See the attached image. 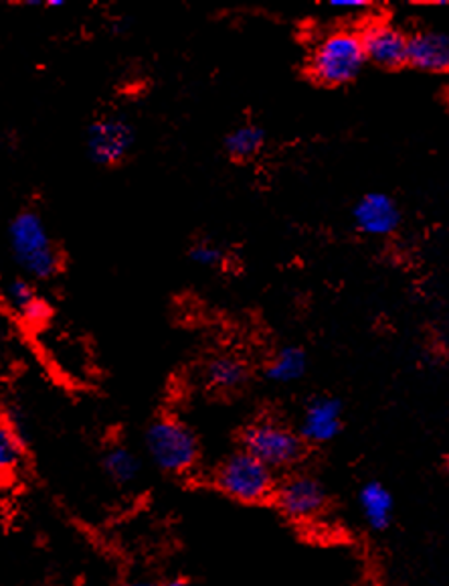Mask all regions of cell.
<instances>
[{"label": "cell", "instance_id": "1", "mask_svg": "<svg viewBox=\"0 0 449 586\" xmlns=\"http://www.w3.org/2000/svg\"><path fill=\"white\" fill-rule=\"evenodd\" d=\"M7 237L14 265L21 268L25 279L45 282L57 279L63 272L66 256L39 211L21 210L14 213L7 227Z\"/></svg>", "mask_w": 449, "mask_h": 586}, {"label": "cell", "instance_id": "2", "mask_svg": "<svg viewBox=\"0 0 449 586\" xmlns=\"http://www.w3.org/2000/svg\"><path fill=\"white\" fill-rule=\"evenodd\" d=\"M367 59L356 28H334L314 43L306 70L314 84L339 87L354 82Z\"/></svg>", "mask_w": 449, "mask_h": 586}, {"label": "cell", "instance_id": "3", "mask_svg": "<svg viewBox=\"0 0 449 586\" xmlns=\"http://www.w3.org/2000/svg\"><path fill=\"white\" fill-rule=\"evenodd\" d=\"M150 461L168 474L191 473L201 459L199 438L189 424L175 417L152 420L144 434Z\"/></svg>", "mask_w": 449, "mask_h": 586}, {"label": "cell", "instance_id": "4", "mask_svg": "<svg viewBox=\"0 0 449 586\" xmlns=\"http://www.w3.org/2000/svg\"><path fill=\"white\" fill-rule=\"evenodd\" d=\"M213 483L217 491L233 502L259 505L272 502L277 479L272 469L239 448L218 462L213 473Z\"/></svg>", "mask_w": 449, "mask_h": 586}, {"label": "cell", "instance_id": "5", "mask_svg": "<svg viewBox=\"0 0 449 586\" xmlns=\"http://www.w3.org/2000/svg\"><path fill=\"white\" fill-rule=\"evenodd\" d=\"M241 450L275 473L298 465L306 453V445L299 438L298 431H292L277 420L259 419L241 433Z\"/></svg>", "mask_w": 449, "mask_h": 586}, {"label": "cell", "instance_id": "6", "mask_svg": "<svg viewBox=\"0 0 449 586\" xmlns=\"http://www.w3.org/2000/svg\"><path fill=\"white\" fill-rule=\"evenodd\" d=\"M272 502L290 521L312 524L327 514L328 491L314 474H290L286 481L275 485Z\"/></svg>", "mask_w": 449, "mask_h": 586}, {"label": "cell", "instance_id": "7", "mask_svg": "<svg viewBox=\"0 0 449 586\" xmlns=\"http://www.w3.org/2000/svg\"><path fill=\"white\" fill-rule=\"evenodd\" d=\"M137 130L120 114L99 116L85 132V149L90 161L97 167H118L132 153Z\"/></svg>", "mask_w": 449, "mask_h": 586}, {"label": "cell", "instance_id": "8", "mask_svg": "<svg viewBox=\"0 0 449 586\" xmlns=\"http://www.w3.org/2000/svg\"><path fill=\"white\" fill-rule=\"evenodd\" d=\"M365 59L377 68L397 71L407 66V33L389 21H370L358 31Z\"/></svg>", "mask_w": 449, "mask_h": 586}, {"label": "cell", "instance_id": "9", "mask_svg": "<svg viewBox=\"0 0 449 586\" xmlns=\"http://www.w3.org/2000/svg\"><path fill=\"white\" fill-rule=\"evenodd\" d=\"M0 307L27 327H45L54 317V308L43 298L35 282L25 277L0 280Z\"/></svg>", "mask_w": 449, "mask_h": 586}, {"label": "cell", "instance_id": "10", "mask_svg": "<svg viewBox=\"0 0 449 586\" xmlns=\"http://www.w3.org/2000/svg\"><path fill=\"white\" fill-rule=\"evenodd\" d=\"M353 220L356 230L365 236L389 237L401 225V210L389 194L370 191L356 201Z\"/></svg>", "mask_w": 449, "mask_h": 586}, {"label": "cell", "instance_id": "11", "mask_svg": "<svg viewBox=\"0 0 449 586\" xmlns=\"http://www.w3.org/2000/svg\"><path fill=\"white\" fill-rule=\"evenodd\" d=\"M342 431V402L334 396H318L308 402L299 422L304 445H327Z\"/></svg>", "mask_w": 449, "mask_h": 586}, {"label": "cell", "instance_id": "12", "mask_svg": "<svg viewBox=\"0 0 449 586\" xmlns=\"http://www.w3.org/2000/svg\"><path fill=\"white\" fill-rule=\"evenodd\" d=\"M407 66L423 73L449 70V37L441 31H417L407 35Z\"/></svg>", "mask_w": 449, "mask_h": 586}, {"label": "cell", "instance_id": "13", "mask_svg": "<svg viewBox=\"0 0 449 586\" xmlns=\"http://www.w3.org/2000/svg\"><path fill=\"white\" fill-rule=\"evenodd\" d=\"M358 507L373 531L389 530L395 519V497L381 481H368L358 491Z\"/></svg>", "mask_w": 449, "mask_h": 586}, {"label": "cell", "instance_id": "14", "mask_svg": "<svg viewBox=\"0 0 449 586\" xmlns=\"http://www.w3.org/2000/svg\"><path fill=\"white\" fill-rule=\"evenodd\" d=\"M25 436L13 420L0 417V485H9L25 465Z\"/></svg>", "mask_w": 449, "mask_h": 586}, {"label": "cell", "instance_id": "15", "mask_svg": "<svg viewBox=\"0 0 449 586\" xmlns=\"http://www.w3.org/2000/svg\"><path fill=\"white\" fill-rule=\"evenodd\" d=\"M204 382L211 390H241L249 379L247 363L237 355H217L204 367Z\"/></svg>", "mask_w": 449, "mask_h": 586}, {"label": "cell", "instance_id": "16", "mask_svg": "<svg viewBox=\"0 0 449 586\" xmlns=\"http://www.w3.org/2000/svg\"><path fill=\"white\" fill-rule=\"evenodd\" d=\"M102 467L109 481L118 488L134 485L142 473V461L132 448L123 445L109 447L102 457Z\"/></svg>", "mask_w": 449, "mask_h": 586}, {"label": "cell", "instance_id": "17", "mask_svg": "<svg viewBox=\"0 0 449 586\" xmlns=\"http://www.w3.org/2000/svg\"><path fill=\"white\" fill-rule=\"evenodd\" d=\"M308 372V355L302 348L287 345L273 355L265 365V377L273 384H294L306 376Z\"/></svg>", "mask_w": 449, "mask_h": 586}, {"label": "cell", "instance_id": "18", "mask_svg": "<svg viewBox=\"0 0 449 586\" xmlns=\"http://www.w3.org/2000/svg\"><path fill=\"white\" fill-rule=\"evenodd\" d=\"M263 146H265V132L258 125L237 126L225 137V151L237 163H247L256 159Z\"/></svg>", "mask_w": 449, "mask_h": 586}, {"label": "cell", "instance_id": "19", "mask_svg": "<svg viewBox=\"0 0 449 586\" xmlns=\"http://www.w3.org/2000/svg\"><path fill=\"white\" fill-rule=\"evenodd\" d=\"M189 258L203 268H218L225 265V250L213 239H199L189 248Z\"/></svg>", "mask_w": 449, "mask_h": 586}, {"label": "cell", "instance_id": "20", "mask_svg": "<svg viewBox=\"0 0 449 586\" xmlns=\"http://www.w3.org/2000/svg\"><path fill=\"white\" fill-rule=\"evenodd\" d=\"M328 7L339 13H361L370 7V2L367 0H330Z\"/></svg>", "mask_w": 449, "mask_h": 586}, {"label": "cell", "instance_id": "21", "mask_svg": "<svg viewBox=\"0 0 449 586\" xmlns=\"http://www.w3.org/2000/svg\"><path fill=\"white\" fill-rule=\"evenodd\" d=\"M163 586H197L192 581H187V578H180V576H177V578H170V581H166Z\"/></svg>", "mask_w": 449, "mask_h": 586}, {"label": "cell", "instance_id": "22", "mask_svg": "<svg viewBox=\"0 0 449 586\" xmlns=\"http://www.w3.org/2000/svg\"><path fill=\"white\" fill-rule=\"evenodd\" d=\"M4 345H7V329H4L2 319H0V355H2V351H4Z\"/></svg>", "mask_w": 449, "mask_h": 586}, {"label": "cell", "instance_id": "23", "mask_svg": "<svg viewBox=\"0 0 449 586\" xmlns=\"http://www.w3.org/2000/svg\"><path fill=\"white\" fill-rule=\"evenodd\" d=\"M120 586H154L149 581H130V583H123Z\"/></svg>", "mask_w": 449, "mask_h": 586}]
</instances>
